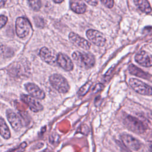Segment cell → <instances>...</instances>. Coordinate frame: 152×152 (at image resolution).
<instances>
[{
    "instance_id": "25",
    "label": "cell",
    "mask_w": 152,
    "mask_h": 152,
    "mask_svg": "<svg viewBox=\"0 0 152 152\" xmlns=\"http://www.w3.org/2000/svg\"><path fill=\"white\" fill-rule=\"evenodd\" d=\"M34 20H37V21H39V22H35V23L36 24V25H37V26H38L39 27V24H40L39 23H40V24H41L42 26V27H43V26H44V21H43V20L42 18H40V17H37L34 18Z\"/></svg>"
},
{
    "instance_id": "14",
    "label": "cell",
    "mask_w": 152,
    "mask_h": 152,
    "mask_svg": "<svg viewBox=\"0 0 152 152\" xmlns=\"http://www.w3.org/2000/svg\"><path fill=\"white\" fill-rule=\"evenodd\" d=\"M7 118L8 122L11 124V126L15 131H19L22 127V122L20 118L14 112L12 111H8Z\"/></svg>"
},
{
    "instance_id": "15",
    "label": "cell",
    "mask_w": 152,
    "mask_h": 152,
    "mask_svg": "<svg viewBox=\"0 0 152 152\" xmlns=\"http://www.w3.org/2000/svg\"><path fill=\"white\" fill-rule=\"evenodd\" d=\"M70 7L72 11L78 14H83L85 12L87 9L86 4L82 1H71Z\"/></svg>"
},
{
    "instance_id": "9",
    "label": "cell",
    "mask_w": 152,
    "mask_h": 152,
    "mask_svg": "<svg viewBox=\"0 0 152 152\" xmlns=\"http://www.w3.org/2000/svg\"><path fill=\"white\" fill-rule=\"evenodd\" d=\"M21 99L23 102L26 103L29 106L31 110L34 112H39L43 109V107L41 103L34 97L31 96L23 94L21 96Z\"/></svg>"
},
{
    "instance_id": "28",
    "label": "cell",
    "mask_w": 152,
    "mask_h": 152,
    "mask_svg": "<svg viewBox=\"0 0 152 152\" xmlns=\"http://www.w3.org/2000/svg\"><path fill=\"white\" fill-rule=\"evenodd\" d=\"M5 2H6L5 1H0V7L3 6Z\"/></svg>"
},
{
    "instance_id": "19",
    "label": "cell",
    "mask_w": 152,
    "mask_h": 152,
    "mask_svg": "<svg viewBox=\"0 0 152 152\" xmlns=\"http://www.w3.org/2000/svg\"><path fill=\"white\" fill-rule=\"evenodd\" d=\"M92 85L91 81H88L85 84H84L78 90V94L80 96H84L89 90L91 86Z\"/></svg>"
},
{
    "instance_id": "24",
    "label": "cell",
    "mask_w": 152,
    "mask_h": 152,
    "mask_svg": "<svg viewBox=\"0 0 152 152\" xmlns=\"http://www.w3.org/2000/svg\"><path fill=\"white\" fill-rule=\"evenodd\" d=\"M101 2L107 8H112L113 6L114 1H101Z\"/></svg>"
},
{
    "instance_id": "29",
    "label": "cell",
    "mask_w": 152,
    "mask_h": 152,
    "mask_svg": "<svg viewBox=\"0 0 152 152\" xmlns=\"http://www.w3.org/2000/svg\"><path fill=\"white\" fill-rule=\"evenodd\" d=\"M53 2H55V3H61V2H63V1H56V0H54Z\"/></svg>"
},
{
    "instance_id": "2",
    "label": "cell",
    "mask_w": 152,
    "mask_h": 152,
    "mask_svg": "<svg viewBox=\"0 0 152 152\" xmlns=\"http://www.w3.org/2000/svg\"><path fill=\"white\" fill-rule=\"evenodd\" d=\"M49 82L51 86L61 93H65L69 89L67 80L61 75L58 74L52 75L49 77Z\"/></svg>"
},
{
    "instance_id": "13",
    "label": "cell",
    "mask_w": 152,
    "mask_h": 152,
    "mask_svg": "<svg viewBox=\"0 0 152 152\" xmlns=\"http://www.w3.org/2000/svg\"><path fill=\"white\" fill-rule=\"evenodd\" d=\"M57 64L67 71H72L74 68V65L71 59L66 55L62 53L58 54Z\"/></svg>"
},
{
    "instance_id": "22",
    "label": "cell",
    "mask_w": 152,
    "mask_h": 152,
    "mask_svg": "<svg viewBox=\"0 0 152 152\" xmlns=\"http://www.w3.org/2000/svg\"><path fill=\"white\" fill-rule=\"evenodd\" d=\"M8 21V18L6 16L1 15H0V28L3 27L7 23Z\"/></svg>"
},
{
    "instance_id": "4",
    "label": "cell",
    "mask_w": 152,
    "mask_h": 152,
    "mask_svg": "<svg viewBox=\"0 0 152 152\" xmlns=\"http://www.w3.org/2000/svg\"><path fill=\"white\" fill-rule=\"evenodd\" d=\"M129 84L137 93L145 96L152 94V87L137 78H130Z\"/></svg>"
},
{
    "instance_id": "30",
    "label": "cell",
    "mask_w": 152,
    "mask_h": 152,
    "mask_svg": "<svg viewBox=\"0 0 152 152\" xmlns=\"http://www.w3.org/2000/svg\"><path fill=\"white\" fill-rule=\"evenodd\" d=\"M150 151H151V152H152V144L150 145Z\"/></svg>"
},
{
    "instance_id": "20",
    "label": "cell",
    "mask_w": 152,
    "mask_h": 152,
    "mask_svg": "<svg viewBox=\"0 0 152 152\" xmlns=\"http://www.w3.org/2000/svg\"><path fill=\"white\" fill-rule=\"evenodd\" d=\"M28 3L30 7L34 11H38L41 7V2L40 1H29Z\"/></svg>"
},
{
    "instance_id": "11",
    "label": "cell",
    "mask_w": 152,
    "mask_h": 152,
    "mask_svg": "<svg viewBox=\"0 0 152 152\" xmlns=\"http://www.w3.org/2000/svg\"><path fill=\"white\" fill-rule=\"evenodd\" d=\"M135 60L143 66L150 67L152 66V56L144 50L137 53L135 56Z\"/></svg>"
},
{
    "instance_id": "17",
    "label": "cell",
    "mask_w": 152,
    "mask_h": 152,
    "mask_svg": "<svg viewBox=\"0 0 152 152\" xmlns=\"http://www.w3.org/2000/svg\"><path fill=\"white\" fill-rule=\"evenodd\" d=\"M135 5L142 12L145 13H150L151 11V8L148 1L146 0H135Z\"/></svg>"
},
{
    "instance_id": "5",
    "label": "cell",
    "mask_w": 152,
    "mask_h": 152,
    "mask_svg": "<svg viewBox=\"0 0 152 152\" xmlns=\"http://www.w3.org/2000/svg\"><path fill=\"white\" fill-rule=\"evenodd\" d=\"M30 27V24L27 18L22 17L17 18L15 22V30L19 37H25L29 33Z\"/></svg>"
},
{
    "instance_id": "18",
    "label": "cell",
    "mask_w": 152,
    "mask_h": 152,
    "mask_svg": "<svg viewBox=\"0 0 152 152\" xmlns=\"http://www.w3.org/2000/svg\"><path fill=\"white\" fill-rule=\"evenodd\" d=\"M0 135L5 139H9L11 137L10 131L5 121L0 116Z\"/></svg>"
},
{
    "instance_id": "3",
    "label": "cell",
    "mask_w": 152,
    "mask_h": 152,
    "mask_svg": "<svg viewBox=\"0 0 152 152\" xmlns=\"http://www.w3.org/2000/svg\"><path fill=\"white\" fill-rule=\"evenodd\" d=\"M124 124L131 131L141 134L145 131L147 127L144 123L138 118L131 115L126 116L124 120Z\"/></svg>"
},
{
    "instance_id": "1",
    "label": "cell",
    "mask_w": 152,
    "mask_h": 152,
    "mask_svg": "<svg viewBox=\"0 0 152 152\" xmlns=\"http://www.w3.org/2000/svg\"><path fill=\"white\" fill-rule=\"evenodd\" d=\"M72 57L76 64L84 69H89L95 64L94 56L89 53L75 51L72 54Z\"/></svg>"
},
{
    "instance_id": "23",
    "label": "cell",
    "mask_w": 152,
    "mask_h": 152,
    "mask_svg": "<svg viewBox=\"0 0 152 152\" xmlns=\"http://www.w3.org/2000/svg\"><path fill=\"white\" fill-rule=\"evenodd\" d=\"M27 146V143H26L25 142H23L17 148L15 149L14 150H13L12 152H21L24 148L25 147Z\"/></svg>"
},
{
    "instance_id": "21",
    "label": "cell",
    "mask_w": 152,
    "mask_h": 152,
    "mask_svg": "<svg viewBox=\"0 0 152 152\" xmlns=\"http://www.w3.org/2000/svg\"><path fill=\"white\" fill-rule=\"evenodd\" d=\"M104 88V86L103 84L101 83H98L92 89V92L93 93H96L101 90H102Z\"/></svg>"
},
{
    "instance_id": "12",
    "label": "cell",
    "mask_w": 152,
    "mask_h": 152,
    "mask_svg": "<svg viewBox=\"0 0 152 152\" xmlns=\"http://www.w3.org/2000/svg\"><path fill=\"white\" fill-rule=\"evenodd\" d=\"M25 88L31 96L34 98L38 99H43L45 97L44 91L35 84L31 83H26L25 84Z\"/></svg>"
},
{
    "instance_id": "8",
    "label": "cell",
    "mask_w": 152,
    "mask_h": 152,
    "mask_svg": "<svg viewBox=\"0 0 152 152\" xmlns=\"http://www.w3.org/2000/svg\"><path fill=\"white\" fill-rule=\"evenodd\" d=\"M121 138L123 143L132 150L137 151L141 147V142L131 135L124 134L121 136Z\"/></svg>"
},
{
    "instance_id": "27",
    "label": "cell",
    "mask_w": 152,
    "mask_h": 152,
    "mask_svg": "<svg viewBox=\"0 0 152 152\" xmlns=\"http://www.w3.org/2000/svg\"><path fill=\"white\" fill-rule=\"evenodd\" d=\"M86 2L90 5H93V6H96L97 4V1H87Z\"/></svg>"
},
{
    "instance_id": "6",
    "label": "cell",
    "mask_w": 152,
    "mask_h": 152,
    "mask_svg": "<svg viewBox=\"0 0 152 152\" xmlns=\"http://www.w3.org/2000/svg\"><path fill=\"white\" fill-rule=\"evenodd\" d=\"M86 36L89 40L98 46H103L106 43L104 36L100 31L90 29L86 32Z\"/></svg>"
},
{
    "instance_id": "7",
    "label": "cell",
    "mask_w": 152,
    "mask_h": 152,
    "mask_svg": "<svg viewBox=\"0 0 152 152\" xmlns=\"http://www.w3.org/2000/svg\"><path fill=\"white\" fill-rule=\"evenodd\" d=\"M42 59L50 65H56L58 55L46 47L42 48L39 52Z\"/></svg>"
},
{
    "instance_id": "16",
    "label": "cell",
    "mask_w": 152,
    "mask_h": 152,
    "mask_svg": "<svg viewBox=\"0 0 152 152\" xmlns=\"http://www.w3.org/2000/svg\"><path fill=\"white\" fill-rule=\"evenodd\" d=\"M128 70L130 74L134 75H136L137 77L143 78L145 79H148L150 77V75L148 74L142 70H141L140 68L137 67L134 65L131 64L128 66Z\"/></svg>"
},
{
    "instance_id": "26",
    "label": "cell",
    "mask_w": 152,
    "mask_h": 152,
    "mask_svg": "<svg viewBox=\"0 0 152 152\" xmlns=\"http://www.w3.org/2000/svg\"><path fill=\"white\" fill-rule=\"evenodd\" d=\"M5 50H6V47L5 46V45L0 43V55H2L3 53H5Z\"/></svg>"
},
{
    "instance_id": "10",
    "label": "cell",
    "mask_w": 152,
    "mask_h": 152,
    "mask_svg": "<svg viewBox=\"0 0 152 152\" xmlns=\"http://www.w3.org/2000/svg\"><path fill=\"white\" fill-rule=\"evenodd\" d=\"M69 39L70 42L75 46L84 50H88L90 48L91 44L89 43V42L75 33L71 32L69 33Z\"/></svg>"
}]
</instances>
